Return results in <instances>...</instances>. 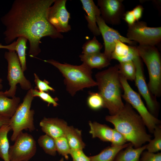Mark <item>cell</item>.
I'll return each instance as SVG.
<instances>
[{"instance_id":"6da1fadb","label":"cell","mask_w":161,"mask_h":161,"mask_svg":"<svg viewBox=\"0 0 161 161\" xmlns=\"http://www.w3.org/2000/svg\"><path fill=\"white\" fill-rule=\"evenodd\" d=\"M55 0H15L11 7L1 18L6 29L4 32L5 43L9 44L17 38H26L29 44V54L35 57L41 52V38H63L48 20L49 7Z\"/></svg>"},{"instance_id":"7a4b0ae2","label":"cell","mask_w":161,"mask_h":161,"mask_svg":"<svg viewBox=\"0 0 161 161\" xmlns=\"http://www.w3.org/2000/svg\"><path fill=\"white\" fill-rule=\"evenodd\" d=\"M105 119L112 123L114 128L122 134L127 141L138 148L151 140V136L147 133L142 118L128 103L116 114L107 115Z\"/></svg>"},{"instance_id":"3957f363","label":"cell","mask_w":161,"mask_h":161,"mask_svg":"<svg viewBox=\"0 0 161 161\" xmlns=\"http://www.w3.org/2000/svg\"><path fill=\"white\" fill-rule=\"evenodd\" d=\"M98 92L102 97L104 108L114 115L121 110L124 104L122 100L123 90L119 78L118 65L97 72L95 75Z\"/></svg>"},{"instance_id":"277c9868","label":"cell","mask_w":161,"mask_h":161,"mask_svg":"<svg viewBox=\"0 0 161 161\" xmlns=\"http://www.w3.org/2000/svg\"><path fill=\"white\" fill-rule=\"evenodd\" d=\"M44 61L59 70L64 78L66 91L72 96L85 88L97 86L96 82L92 77V69L83 63L80 65H74L62 64L52 59Z\"/></svg>"},{"instance_id":"5b68a950","label":"cell","mask_w":161,"mask_h":161,"mask_svg":"<svg viewBox=\"0 0 161 161\" xmlns=\"http://www.w3.org/2000/svg\"><path fill=\"white\" fill-rule=\"evenodd\" d=\"M138 55L146 66L148 71L149 89L154 97L161 93V60L159 52L155 46L139 45L137 47Z\"/></svg>"},{"instance_id":"8992f818","label":"cell","mask_w":161,"mask_h":161,"mask_svg":"<svg viewBox=\"0 0 161 161\" xmlns=\"http://www.w3.org/2000/svg\"><path fill=\"white\" fill-rule=\"evenodd\" d=\"M31 89L28 90L22 102L20 103L15 114L10 119L9 125L13 131L10 138L12 141H15L23 130H28L32 132L35 129L34 123L35 111L31 109L34 97Z\"/></svg>"},{"instance_id":"52a82bcc","label":"cell","mask_w":161,"mask_h":161,"mask_svg":"<svg viewBox=\"0 0 161 161\" xmlns=\"http://www.w3.org/2000/svg\"><path fill=\"white\" fill-rule=\"evenodd\" d=\"M119 78L123 91L122 98L137 110L149 131L153 133L155 127L160 123V121L149 112L140 94L132 89L128 80L120 74Z\"/></svg>"},{"instance_id":"ba28073f","label":"cell","mask_w":161,"mask_h":161,"mask_svg":"<svg viewBox=\"0 0 161 161\" xmlns=\"http://www.w3.org/2000/svg\"><path fill=\"white\" fill-rule=\"evenodd\" d=\"M4 56L8 63L7 79L10 88L4 92L7 97L13 98L15 96L17 84L22 89L28 90L32 88V85L24 75L16 51L6 52Z\"/></svg>"},{"instance_id":"9c48e42d","label":"cell","mask_w":161,"mask_h":161,"mask_svg":"<svg viewBox=\"0 0 161 161\" xmlns=\"http://www.w3.org/2000/svg\"><path fill=\"white\" fill-rule=\"evenodd\" d=\"M126 36L129 40L139 45L155 46L161 40V27H150L145 21H136L128 25Z\"/></svg>"},{"instance_id":"30bf717a","label":"cell","mask_w":161,"mask_h":161,"mask_svg":"<svg viewBox=\"0 0 161 161\" xmlns=\"http://www.w3.org/2000/svg\"><path fill=\"white\" fill-rule=\"evenodd\" d=\"M14 142L9 150L10 161H28L35 154L36 143L31 135L22 131Z\"/></svg>"},{"instance_id":"8fae6325","label":"cell","mask_w":161,"mask_h":161,"mask_svg":"<svg viewBox=\"0 0 161 161\" xmlns=\"http://www.w3.org/2000/svg\"><path fill=\"white\" fill-rule=\"evenodd\" d=\"M66 0H55L47 12L48 21L60 33L67 32L71 29L69 24L70 14L66 7Z\"/></svg>"},{"instance_id":"7c38bea8","label":"cell","mask_w":161,"mask_h":161,"mask_svg":"<svg viewBox=\"0 0 161 161\" xmlns=\"http://www.w3.org/2000/svg\"><path fill=\"white\" fill-rule=\"evenodd\" d=\"M96 22L104 41L103 53L110 60L112 54L114 49L115 40H120L131 46L135 45L136 42L130 40L127 37L122 35L117 30L109 27L100 16L97 17Z\"/></svg>"},{"instance_id":"4fadbf2b","label":"cell","mask_w":161,"mask_h":161,"mask_svg":"<svg viewBox=\"0 0 161 161\" xmlns=\"http://www.w3.org/2000/svg\"><path fill=\"white\" fill-rule=\"evenodd\" d=\"M123 0H98L100 16L107 24L118 25L125 13Z\"/></svg>"},{"instance_id":"5bb4252c","label":"cell","mask_w":161,"mask_h":161,"mask_svg":"<svg viewBox=\"0 0 161 161\" xmlns=\"http://www.w3.org/2000/svg\"><path fill=\"white\" fill-rule=\"evenodd\" d=\"M135 64L136 73L134 81L140 94L145 100L149 112L152 114L156 112L157 102L151 93L145 80L141 58L137 56L133 61Z\"/></svg>"},{"instance_id":"9a60e30c","label":"cell","mask_w":161,"mask_h":161,"mask_svg":"<svg viewBox=\"0 0 161 161\" xmlns=\"http://www.w3.org/2000/svg\"><path fill=\"white\" fill-rule=\"evenodd\" d=\"M39 125L43 132L54 139L65 136L68 127L66 122L58 118L44 117Z\"/></svg>"},{"instance_id":"2e32d148","label":"cell","mask_w":161,"mask_h":161,"mask_svg":"<svg viewBox=\"0 0 161 161\" xmlns=\"http://www.w3.org/2000/svg\"><path fill=\"white\" fill-rule=\"evenodd\" d=\"M80 1L83 9L87 14L84 16L88 23V29L95 36L100 35L96 22L97 17L100 16L99 8L93 0H80Z\"/></svg>"},{"instance_id":"e0dca14e","label":"cell","mask_w":161,"mask_h":161,"mask_svg":"<svg viewBox=\"0 0 161 161\" xmlns=\"http://www.w3.org/2000/svg\"><path fill=\"white\" fill-rule=\"evenodd\" d=\"M21 101L19 97L10 98L0 91V115L10 119L18 108Z\"/></svg>"},{"instance_id":"ac0fdd59","label":"cell","mask_w":161,"mask_h":161,"mask_svg":"<svg viewBox=\"0 0 161 161\" xmlns=\"http://www.w3.org/2000/svg\"><path fill=\"white\" fill-rule=\"evenodd\" d=\"M80 60L92 69L96 68L101 69L110 64L109 60L104 53L100 52L90 55L81 54Z\"/></svg>"},{"instance_id":"d6986e66","label":"cell","mask_w":161,"mask_h":161,"mask_svg":"<svg viewBox=\"0 0 161 161\" xmlns=\"http://www.w3.org/2000/svg\"><path fill=\"white\" fill-rule=\"evenodd\" d=\"M89 124L90 129L89 133L93 138L97 137L104 142H111L113 129L96 122L89 121Z\"/></svg>"},{"instance_id":"ffe728a7","label":"cell","mask_w":161,"mask_h":161,"mask_svg":"<svg viewBox=\"0 0 161 161\" xmlns=\"http://www.w3.org/2000/svg\"><path fill=\"white\" fill-rule=\"evenodd\" d=\"M131 143L124 150H121L113 161H140V157L143 151L146 149V145L138 148H133Z\"/></svg>"},{"instance_id":"44dd1931","label":"cell","mask_w":161,"mask_h":161,"mask_svg":"<svg viewBox=\"0 0 161 161\" xmlns=\"http://www.w3.org/2000/svg\"><path fill=\"white\" fill-rule=\"evenodd\" d=\"M71 149H82L85 146V144L83 141L81 131L73 126H68L65 134Z\"/></svg>"},{"instance_id":"7402d4cb","label":"cell","mask_w":161,"mask_h":161,"mask_svg":"<svg viewBox=\"0 0 161 161\" xmlns=\"http://www.w3.org/2000/svg\"><path fill=\"white\" fill-rule=\"evenodd\" d=\"M130 143H126L119 146H108L99 154L89 157L90 161H113L118 153L129 146Z\"/></svg>"},{"instance_id":"603a6c76","label":"cell","mask_w":161,"mask_h":161,"mask_svg":"<svg viewBox=\"0 0 161 161\" xmlns=\"http://www.w3.org/2000/svg\"><path fill=\"white\" fill-rule=\"evenodd\" d=\"M11 130L9 124L0 127V157L4 161H10L9 151L10 146L7 134Z\"/></svg>"},{"instance_id":"cb8c5ba5","label":"cell","mask_w":161,"mask_h":161,"mask_svg":"<svg viewBox=\"0 0 161 161\" xmlns=\"http://www.w3.org/2000/svg\"><path fill=\"white\" fill-rule=\"evenodd\" d=\"M27 41L26 38L20 37L18 38L16 41L15 51L16 52L22 69L24 72L27 69L26 50V43Z\"/></svg>"},{"instance_id":"d4e9b609","label":"cell","mask_w":161,"mask_h":161,"mask_svg":"<svg viewBox=\"0 0 161 161\" xmlns=\"http://www.w3.org/2000/svg\"><path fill=\"white\" fill-rule=\"evenodd\" d=\"M38 142L46 153L52 156L56 155L57 151L54 138L45 134L39 137Z\"/></svg>"},{"instance_id":"484cf974","label":"cell","mask_w":161,"mask_h":161,"mask_svg":"<svg viewBox=\"0 0 161 161\" xmlns=\"http://www.w3.org/2000/svg\"><path fill=\"white\" fill-rule=\"evenodd\" d=\"M118 64L119 74L127 80H134L136 67L133 61L119 63Z\"/></svg>"},{"instance_id":"4316f807","label":"cell","mask_w":161,"mask_h":161,"mask_svg":"<svg viewBox=\"0 0 161 161\" xmlns=\"http://www.w3.org/2000/svg\"><path fill=\"white\" fill-rule=\"evenodd\" d=\"M114 49L111 55V59L119 61L126 56L130 50V46L119 40L115 41Z\"/></svg>"},{"instance_id":"83f0119b","label":"cell","mask_w":161,"mask_h":161,"mask_svg":"<svg viewBox=\"0 0 161 161\" xmlns=\"http://www.w3.org/2000/svg\"><path fill=\"white\" fill-rule=\"evenodd\" d=\"M154 137L151 140L148 144L146 145V149L148 151L155 153L161 150V126H157L154 129L153 133Z\"/></svg>"},{"instance_id":"f1b7e54d","label":"cell","mask_w":161,"mask_h":161,"mask_svg":"<svg viewBox=\"0 0 161 161\" xmlns=\"http://www.w3.org/2000/svg\"><path fill=\"white\" fill-rule=\"evenodd\" d=\"M103 45L94 36L91 40L86 41L83 45L82 53L84 55H90L100 52Z\"/></svg>"},{"instance_id":"f546056e","label":"cell","mask_w":161,"mask_h":161,"mask_svg":"<svg viewBox=\"0 0 161 161\" xmlns=\"http://www.w3.org/2000/svg\"><path fill=\"white\" fill-rule=\"evenodd\" d=\"M87 104L91 109L96 110L104 108V101L101 96L98 92H89Z\"/></svg>"},{"instance_id":"4dcf8cb0","label":"cell","mask_w":161,"mask_h":161,"mask_svg":"<svg viewBox=\"0 0 161 161\" xmlns=\"http://www.w3.org/2000/svg\"><path fill=\"white\" fill-rule=\"evenodd\" d=\"M54 139L57 152L66 160H68V155L69 154L71 148L65 137H62Z\"/></svg>"},{"instance_id":"1f68e13d","label":"cell","mask_w":161,"mask_h":161,"mask_svg":"<svg viewBox=\"0 0 161 161\" xmlns=\"http://www.w3.org/2000/svg\"><path fill=\"white\" fill-rule=\"evenodd\" d=\"M31 89L32 96L34 97H39L43 101L47 103L48 106L50 104H52L54 107H57L58 105L57 102L58 99L57 97L53 98L47 92L40 91L32 88Z\"/></svg>"},{"instance_id":"d6a6232c","label":"cell","mask_w":161,"mask_h":161,"mask_svg":"<svg viewBox=\"0 0 161 161\" xmlns=\"http://www.w3.org/2000/svg\"><path fill=\"white\" fill-rule=\"evenodd\" d=\"M34 82L36 85L35 89L40 91L48 92L49 91L54 92L55 90L49 84V82L44 79L43 81L40 80L37 75L34 73Z\"/></svg>"},{"instance_id":"836d02e7","label":"cell","mask_w":161,"mask_h":161,"mask_svg":"<svg viewBox=\"0 0 161 161\" xmlns=\"http://www.w3.org/2000/svg\"><path fill=\"white\" fill-rule=\"evenodd\" d=\"M125 137L115 128L113 129V133L111 141V146H122L127 142Z\"/></svg>"},{"instance_id":"e575fe53","label":"cell","mask_w":161,"mask_h":161,"mask_svg":"<svg viewBox=\"0 0 161 161\" xmlns=\"http://www.w3.org/2000/svg\"><path fill=\"white\" fill-rule=\"evenodd\" d=\"M69 154L72 157L73 161H90L89 157L84 154L82 149H71Z\"/></svg>"},{"instance_id":"d590c367","label":"cell","mask_w":161,"mask_h":161,"mask_svg":"<svg viewBox=\"0 0 161 161\" xmlns=\"http://www.w3.org/2000/svg\"><path fill=\"white\" fill-rule=\"evenodd\" d=\"M140 161H161V153H157L148 151L143 152L141 154Z\"/></svg>"},{"instance_id":"8d00e7d4","label":"cell","mask_w":161,"mask_h":161,"mask_svg":"<svg viewBox=\"0 0 161 161\" xmlns=\"http://www.w3.org/2000/svg\"><path fill=\"white\" fill-rule=\"evenodd\" d=\"M123 19L128 24V25H132L136 22L132 10H128L125 12Z\"/></svg>"},{"instance_id":"74e56055","label":"cell","mask_w":161,"mask_h":161,"mask_svg":"<svg viewBox=\"0 0 161 161\" xmlns=\"http://www.w3.org/2000/svg\"><path fill=\"white\" fill-rule=\"evenodd\" d=\"M144 8L140 4L136 6L132 10L136 21H139L141 18L143 13Z\"/></svg>"},{"instance_id":"f35d334b","label":"cell","mask_w":161,"mask_h":161,"mask_svg":"<svg viewBox=\"0 0 161 161\" xmlns=\"http://www.w3.org/2000/svg\"><path fill=\"white\" fill-rule=\"evenodd\" d=\"M15 43L13 42L11 44L6 45H4L0 44V49H5L8 50H15Z\"/></svg>"},{"instance_id":"ab89813d","label":"cell","mask_w":161,"mask_h":161,"mask_svg":"<svg viewBox=\"0 0 161 161\" xmlns=\"http://www.w3.org/2000/svg\"><path fill=\"white\" fill-rule=\"evenodd\" d=\"M10 119L0 115V127L3 125L9 124Z\"/></svg>"},{"instance_id":"60d3db41","label":"cell","mask_w":161,"mask_h":161,"mask_svg":"<svg viewBox=\"0 0 161 161\" xmlns=\"http://www.w3.org/2000/svg\"><path fill=\"white\" fill-rule=\"evenodd\" d=\"M2 79L0 78V90L3 87V86L2 84Z\"/></svg>"},{"instance_id":"b9f144b4","label":"cell","mask_w":161,"mask_h":161,"mask_svg":"<svg viewBox=\"0 0 161 161\" xmlns=\"http://www.w3.org/2000/svg\"><path fill=\"white\" fill-rule=\"evenodd\" d=\"M59 161H64V158H61Z\"/></svg>"}]
</instances>
